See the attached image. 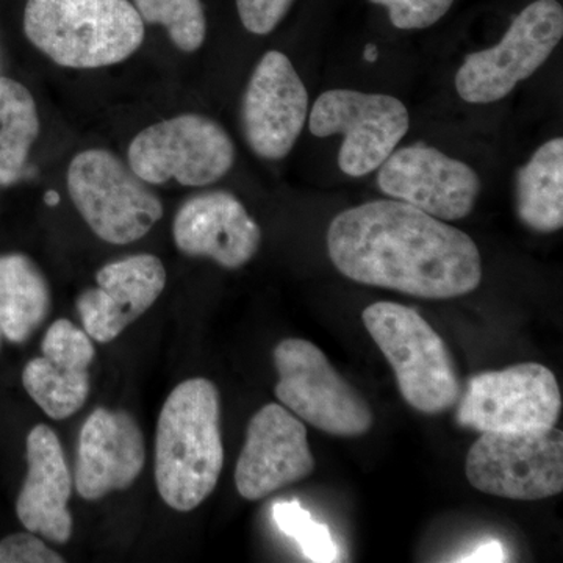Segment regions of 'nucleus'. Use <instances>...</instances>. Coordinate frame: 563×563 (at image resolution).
Segmentation results:
<instances>
[{
	"instance_id": "nucleus-1",
	"label": "nucleus",
	"mask_w": 563,
	"mask_h": 563,
	"mask_svg": "<svg viewBox=\"0 0 563 563\" xmlns=\"http://www.w3.org/2000/svg\"><path fill=\"white\" fill-rule=\"evenodd\" d=\"M328 251L347 279L415 298H459L483 280L472 236L396 199L336 214L329 225Z\"/></svg>"
},
{
	"instance_id": "nucleus-2",
	"label": "nucleus",
	"mask_w": 563,
	"mask_h": 563,
	"mask_svg": "<svg viewBox=\"0 0 563 563\" xmlns=\"http://www.w3.org/2000/svg\"><path fill=\"white\" fill-rule=\"evenodd\" d=\"M224 466L221 402L203 377L177 385L157 422L155 484L166 506L191 512L214 492Z\"/></svg>"
},
{
	"instance_id": "nucleus-3",
	"label": "nucleus",
	"mask_w": 563,
	"mask_h": 563,
	"mask_svg": "<svg viewBox=\"0 0 563 563\" xmlns=\"http://www.w3.org/2000/svg\"><path fill=\"white\" fill-rule=\"evenodd\" d=\"M24 33L63 68L98 69L140 49L144 22L129 0H27Z\"/></svg>"
},
{
	"instance_id": "nucleus-4",
	"label": "nucleus",
	"mask_w": 563,
	"mask_h": 563,
	"mask_svg": "<svg viewBox=\"0 0 563 563\" xmlns=\"http://www.w3.org/2000/svg\"><path fill=\"white\" fill-rule=\"evenodd\" d=\"M362 320L390 363L404 401L426 415L446 412L457 404L462 388L453 355L417 310L376 302L363 310Z\"/></svg>"
},
{
	"instance_id": "nucleus-5",
	"label": "nucleus",
	"mask_w": 563,
	"mask_h": 563,
	"mask_svg": "<svg viewBox=\"0 0 563 563\" xmlns=\"http://www.w3.org/2000/svg\"><path fill=\"white\" fill-rule=\"evenodd\" d=\"M66 185L77 211L103 242H139L163 218L158 196L113 152H79Z\"/></svg>"
},
{
	"instance_id": "nucleus-6",
	"label": "nucleus",
	"mask_w": 563,
	"mask_h": 563,
	"mask_svg": "<svg viewBox=\"0 0 563 563\" xmlns=\"http://www.w3.org/2000/svg\"><path fill=\"white\" fill-rule=\"evenodd\" d=\"M282 406L313 428L336 437H361L372 429L368 402L335 372L317 344L285 339L273 352Z\"/></svg>"
},
{
	"instance_id": "nucleus-7",
	"label": "nucleus",
	"mask_w": 563,
	"mask_h": 563,
	"mask_svg": "<svg viewBox=\"0 0 563 563\" xmlns=\"http://www.w3.org/2000/svg\"><path fill=\"white\" fill-rule=\"evenodd\" d=\"M466 479L476 490L539 501L563 490V433L554 428L483 432L470 450Z\"/></svg>"
},
{
	"instance_id": "nucleus-8",
	"label": "nucleus",
	"mask_w": 563,
	"mask_h": 563,
	"mask_svg": "<svg viewBox=\"0 0 563 563\" xmlns=\"http://www.w3.org/2000/svg\"><path fill=\"white\" fill-rule=\"evenodd\" d=\"M129 166L141 180L184 187H207L222 179L235 163V144L221 124L187 113L150 125L132 140Z\"/></svg>"
},
{
	"instance_id": "nucleus-9",
	"label": "nucleus",
	"mask_w": 563,
	"mask_h": 563,
	"mask_svg": "<svg viewBox=\"0 0 563 563\" xmlns=\"http://www.w3.org/2000/svg\"><path fill=\"white\" fill-rule=\"evenodd\" d=\"M562 36L561 3L536 0L515 18L496 46L466 55L455 74L457 95L468 103L501 101L544 65Z\"/></svg>"
},
{
	"instance_id": "nucleus-10",
	"label": "nucleus",
	"mask_w": 563,
	"mask_h": 563,
	"mask_svg": "<svg viewBox=\"0 0 563 563\" xmlns=\"http://www.w3.org/2000/svg\"><path fill=\"white\" fill-rule=\"evenodd\" d=\"M457 402V424L481 433L554 428L562 412L554 373L533 362L474 374Z\"/></svg>"
},
{
	"instance_id": "nucleus-11",
	"label": "nucleus",
	"mask_w": 563,
	"mask_h": 563,
	"mask_svg": "<svg viewBox=\"0 0 563 563\" xmlns=\"http://www.w3.org/2000/svg\"><path fill=\"white\" fill-rule=\"evenodd\" d=\"M409 125V111L399 99L355 90L322 92L309 117L310 132L318 139L344 136L339 166L350 177L379 169Z\"/></svg>"
},
{
	"instance_id": "nucleus-12",
	"label": "nucleus",
	"mask_w": 563,
	"mask_h": 563,
	"mask_svg": "<svg viewBox=\"0 0 563 563\" xmlns=\"http://www.w3.org/2000/svg\"><path fill=\"white\" fill-rule=\"evenodd\" d=\"M309 113V92L287 55L269 51L247 81L242 128L247 146L265 161H282L295 147Z\"/></svg>"
},
{
	"instance_id": "nucleus-13",
	"label": "nucleus",
	"mask_w": 563,
	"mask_h": 563,
	"mask_svg": "<svg viewBox=\"0 0 563 563\" xmlns=\"http://www.w3.org/2000/svg\"><path fill=\"white\" fill-rule=\"evenodd\" d=\"M377 172L384 195L442 221L468 217L483 188L472 166L421 143L393 152Z\"/></svg>"
},
{
	"instance_id": "nucleus-14",
	"label": "nucleus",
	"mask_w": 563,
	"mask_h": 563,
	"mask_svg": "<svg viewBox=\"0 0 563 563\" xmlns=\"http://www.w3.org/2000/svg\"><path fill=\"white\" fill-rule=\"evenodd\" d=\"M314 466L303 422L282 404H266L247 424L236 490L247 501H258L312 476Z\"/></svg>"
},
{
	"instance_id": "nucleus-15",
	"label": "nucleus",
	"mask_w": 563,
	"mask_h": 563,
	"mask_svg": "<svg viewBox=\"0 0 563 563\" xmlns=\"http://www.w3.org/2000/svg\"><path fill=\"white\" fill-rule=\"evenodd\" d=\"M96 284L80 292L77 312L92 342L107 344L157 302L166 287V269L155 255H131L103 265Z\"/></svg>"
},
{
	"instance_id": "nucleus-16",
	"label": "nucleus",
	"mask_w": 563,
	"mask_h": 563,
	"mask_svg": "<svg viewBox=\"0 0 563 563\" xmlns=\"http://www.w3.org/2000/svg\"><path fill=\"white\" fill-rule=\"evenodd\" d=\"M144 463L146 444L135 418L99 407L81 426L74 485L81 498L98 501L132 487Z\"/></svg>"
},
{
	"instance_id": "nucleus-17",
	"label": "nucleus",
	"mask_w": 563,
	"mask_h": 563,
	"mask_svg": "<svg viewBox=\"0 0 563 563\" xmlns=\"http://www.w3.org/2000/svg\"><path fill=\"white\" fill-rule=\"evenodd\" d=\"M177 250L206 257L222 268H242L262 243L261 225L239 198L228 191H209L181 203L173 224Z\"/></svg>"
},
{
	"instance_id": "nucleus-18",
	"label": "nucleus",
	"mask_w": 563,
	"mask_h": 563,
	"mask_svg": "<svg viewBox=\"0 0 563 563\" xmlns=\"http://www.w3.org/2000/svg\"><path fill=\"white\" fill-rule=\"evenodd\" d=\"M41 350L43 355L25 365L22 385L47 417L66 420L90 396L95 344L84 329L62 318L47 329Z\"/></svg>"
},
{
	"instance_id": "nucleus-19",
	"label": "nucleus",
	"mask_w": 563,
	"mask_h": 563,
	"mask_svg": "<svg viewBox=\"0 0 563 563\" xmlns=\"http://www.w3.org/2000/svg\"><path fill=\"white\" fill-rule=\"evenodd\" d=\"M25 451L27 476L18 496V518L27 531L52 543H68L74 529L68 509L74 481L60 439L49 426L36 424L29 432Z\"/></svg>"
},
{
	"instance_id": "nucleus-20",
	"label": "nucleus",
	"mask_w": 563,
	"mask_h": 563,
	"mask_svg": "<svg viewBox=\"0 0 563 563\" xmlns=\"http://www.w3.org/2000/svg\"><path fill=\"white\" fill-rule=\"evenodd\" d=\"M51 309V285L40 266L29 255H0V346L27 342Z\"/></svg>"
},
{
	"instance_id": "nucleus-21",
	"label": "nucleus",
	"mask_w": 563,
	"mask_h": 563,
	"mask_svg": "<svg viewBox=\"0 0 563 563\" xmlns=\"http://www.w3.org/2000/svg\"><path fill=\"white\" fill-rule=\"evenodd\" d=\"M517 211L532 231L551 233L563 225V140L533 152L517 174Z\"/></svg>"
},
{
	"instance_id": "nucleus-22",
	"label": "nucleus",
	"mask_w": 563,
	"mask_h": 563,
	"mask_svg": "<svg viewBox=\"0 0 563 563\" xmlns=\"http://www.w3.org/2000/svg\"><path fill=\"white\" fill-rule=\"evenodd\" d=\"M38 135V109L32 92L20 81L0 77V187L21 180Z\"/></svg>"
},
{
	"instance_id": "nucleus-23",
	"label": "nucleus",
	"mask_w": 563,
	"mask_h": 563,
	"mask_svg": "<svg viewBox=\"0 0 563 563\" xmlns=\"http://www.w3.org/2000/svg\"><path fill=\"white\" fill-rule=\"evenodd\" d=\"M144 24L163 25L174 46L181 52L201 49L207 35L201 0H133Z\"/></svg>"
},
{
	"instance_id": "nucleus-24",
	"label": "nucleus",
	"mask_w": 563,
	"mask_h": 563,
	"mask_svg": "<svg viewBox=\"0 0 563 563\" xmlns=\"http://www.w3.org/2000/svg\"><path fill=\"white\" fill-rule=\"evenodd\" d=\"M274 521L285 536L301 548L309 561L328 563L339 561V548L332 540L331 529L313 520L309 510L298 501L277 503L273 509Z\"/></svg>"
},
{
	"instance_id": "nucleus-25",
	"label": "nucleus",
	"mask_w": 563,
	"mask_h": 563,
	"mask_svg": "<svg viewBox=\"0 0 563 563\" xmlns=\"http://www.w3.org/2000/svg\"><path fill=\"white\" fill-rule=\"evenodd\" d=\"M387 7L391 24L399 31H421L442 20L454 0H369Z\"/></svg>"
},
{
	"instance_id": "nucleus-26",
	"label": "nucleus",
	"mask_w": 563,
	"mask_h": 563,
	"mask_svg": "<svg viewBox=\"0 0 563 563\" xmlns=\"http://www.w3.org/2000/svg\"><path fill=\"white\" fill-rule=\"evenodd\" d=\"M65 558L44 544L36 533H11L0 542V563H63Z\"/></svg>"
},
{
	"instance_id": "nucleus-27",
	"label": "nucleus",
	"mask_w": 563,
	"mask_h": 563,
	"mask_svg": "<svg viewBox=\"0 0 563 563\" xmlns=\"http://www.w3.org/2000/svg\"><path fill=\"white\" fill-rule=\"evenodd\" d=\"M295 0H236L240 20L247 32L268 35L287 16Z\"/></svg>"
},
{
	"instance_id": "nucleus-28",
	"label": "nucleus",
	"mask_w": 563,
	"mask_h": 563,
	"mask_svg": "<svg viewBox=\"0 0 563 563\" xmlns=\"http://www.w3.org/2000/svg\"><path fill=\"white\" fill-rule=\"evenodd\" d=\"M507 553L506 548H504L503 543L496 542V540H490V542H484L477 544L476 548L472 551V553L463 555L462 559H459V562H506Z\"/></svg>"
},
{
	"instance_id": "nucleus-29",
	"label": "nucleus",
	"mask_w": 563,
	"mask_h": 563,
	"mask_svg": "<svg viewBox=\"0 0 563 563\" xmlns=\"http://www.w3.org/2000/svg\"><path fill=\"white\" fill-rule=\"evenodd\" d=\"M377 57H379V51H377L374 44H368V46L365 47V52H363V58H365L366 62L374 63L377 60Z\"/></svg>"
},
{
	"instance_id": "nucleus-30",
	"label": "nucleus",
	"mask_w": 563,
	"mask_h": 563,
	"mask_svg": "<svg viewBox=\"0 0 563 563\" xmlns=\"http://www.w3.org/2000/svg\"><path fill=\"white\" fill-rule=\"evenodd\" d=\"M58 201H60V196L55 191H49L46 195V203L47 206H57Z\"/></svg>"
}]
</instances>
